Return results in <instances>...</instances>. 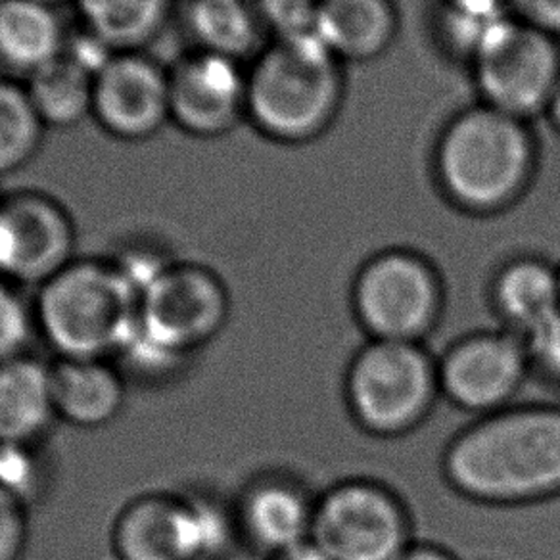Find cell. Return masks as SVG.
Returning a JSON list of instances; mask_svg holds the SVG:
<instances>
[{"mask_svg":"<svg viewBox=\"0 0 560 560\" xmlns=\"http://www.w3.org/2000/svg\"><path fill=\"white\" fill-rule=\"evenodd\" d=\"M81 30L109 52L144 50L162 35L175 0H73Z\"/></svg>","mask_w":560,"mask_h":560,"instance_id":"21","label":"cell"},{"mask_svg":"<svg viewBox=\"0 0 560 560\" xmlns=\"http://www.w3.org/2000/svg\"><path fill=\"white\" fill-rule=\"evenodd\" d=\"M265 27L277 37L313 33L319 0H254Z\"/></svg>","mask_w":560,"mask_h":560,"instance_id":"27","label":"cell"},{"mask_svg":"<svg viewBox=\"0 0 560 560\" xmlns=\"http://www.w3.org/2000/svg\"><path fill=\"white\" fill-rule=\"evenodd\" d=\"M56 419L50 365L30 355L0 361V445H35Z\"/></svg>","mask_w":560,"mask_h":560,"instance_id":"20","label":"cell"},{"mask_svg":"<svg viewBox=\"0 0 560 560\" xmlns=\"http://www.w3.org/2000/svg\"><path fill=\"white\" fill-rule=\"evenodd\" d=\"M56 417L79 429H101L124 411V374L112 361L58 359L50 365Z\"/></svg>","mask_w":560,"mask_h":560,"instance_id":"17","label":"cell"},{"mask_svg":"<svg viewBox=\"0 0 560 560\" xmlns=\"http://www.w3.org/2000/svg\"><path fill=\"white\" fill-rule=\"evenodd\" d=\"M35 332L39 330L33 305L25 304L18 287L0 280V361L27 355Z\"/></svg>","mask_w":560,"mask_h":560,"instance_id":"25","label":"cell"},{"mask_svg":"<svg viewBox=\"0 0 560 560\" xmlns=\"http://www.w3.org/2000/svg\"><path fill=\"white\" fill-rule=\"evenodd\" d=\"M78 229L55 196L22 188L0 196V280L37 287L78 259Z\"/></svg>","mask_w":560,"mask_h":560,"instance_id":"11","label":"cell"},{"mask_svg":"<svg viewBox=\"0 0 560 560\" xmlns=\"http://www.w3.org/2000/svg\"><path fill=\"white\" fill-rule=\"evenodd\" d=\"M447 488L476 505H536L560 498V405L513 404L476 417L442 452Z\"/></svg>","mask_w":560,"mask_h":560,"instance_id":"1","label":"cell"},{"mask_svg":"<svg viewBox=\"0 0 560 560\" xmlns=\"http://www.w3.org/2000/svg\"><path fill=\"white\" fill-rule=\"evenodd\" d=\"M35 2H40V4H47V7L58 10L66 2H73V0H35Z\"/></svg>","mask_w":560,"mask_h":560,"instance_id":"34","label":"cell"},{"mask_svg":"<svg viewBox=\"0 0 560 560\" xmlns=\"http://www.w3.org/2000/svg\"><path fill=\"white\" fill-rule=\"evenodd\" d=\"M490 305L501 328L522 338L532 335L560 313L557 265L536 256L501 265L491 279Z\"/></svg>","mask_w":560,"mask_h":560,"instance_id":"16","label":"cell"},{"mask_svg":"<svg viewBox=\"0 0 560 560\" xmlns=\"http://www.w3.org/2000/svg\"><path fill=\"white\" fill-rule=\"evenodd\" d=\"M313 33L338 60L366 62L396 39V9L392 0H319Z\"/></svg>","mask_w":560,"mask_h":560,"instance_id":"19","label":"cell"},{"mask_svg":"<svg viewBox=\"0 0 560 560\" xmlns=\"http://www.w3.org/2000/svg\"><path fill=\"white\" fill-rule=\"evenodd\" d=\"M264 560H330L325 552L320 551L312 539L305 544L294 545L284 551L275 552L265 557Z\"/></svg>","mask_w":560,"mask_h":560,"instance_id":"32","label":"cell"},{"mask_svg":"<svg viewBox=\"0 0 560 560\" xmlns=\"http://www.w3.org/2000/svg\"><path fill=\"white\" fill-rule=\"evenodd\" d=\"M30 539L27 505L0 488V560H20Z\"/></svg>","mask_w":560,"mask_h":560,"instance_id":"29","label":"cell"},{"mask_svg":"<svg viewBox=\"0 0 560 560\" xmlns=\"http://www.w3.org/2000/svg\"><path fill=\"white\" fill-rule=\"evenodd\" d=\"M434 165L450 202L475 215H490L526 192L536 170V142L524 119L480 104L445 127Z\"/></svg>","mask_w":560,"mask_h":560,"instance_id":"3","label":"cell"},{"mask_svg":"<svg viewBox=\"0 0 560 560\" xmlns=\"http://www.w3.org/2000/svg\"><path fill=\"white\" fill-rule=\"evenodd\" d=\"M438 358L427 343L366 340L343 373V401L365 434L392 440L422 427L436 407Z\"/></svg>","mask_w":560,"mask_h":560,"instance_id":"6","label":"cell"},{"mask_svg":"<svg viewBox=\"0 0 560 560\" xmlns=\"http://www.w3.org/2000/svg\"><path fill=\"white\" fill-rule=\"evenodd\" d=\"M37 290V330L58 359L112 361L137 336L140 292L116 259L78 257Z\"/></svg>","mask_w":560,"mask_h":560,"instance_id":"2","label":"cell"},{"mask_svg":"<svg viewBox=\"0 0 560 560\" xmlns=\"http://www.w3.org/2000/svg\"><path fill=\"white\" fill-rule=\"evenodd\" d=\"M94 71L63 52L58 60L25 79L33 106L47 129L68 131L91 117Z\"/></svg>","mask_w":560,"mask_h":560,"instance_id":"23","label":"cell"},{"mask_svg":"<svg viewBox=\"0 0 560 560\" xmlns=\"http://www.w3.org/2000/svg\"><path fill=\"white\" fill-rule=\"evenodd\" d=\"M185 24L195 48L236 62L259 55L264 20L254 0H187Z\"/></svg>","mask_w":560,"mask_h":560,"instance_id":"22","label":"cell"},{"mask_svg":"<svg viewBox=\"0 0 560 560\" xmlns=\"http://www.w3.org/2000/svg\"><path fill=\"white\" fill-rule=\"evenodd\" d=\"M438 376L445 401L472 419L505 409L532 376L526 342L505 328L468 332L438 355Z\"/></svg>","mask_w":560,"mask_h":560,"instance_id":"12","label":"cell"},{"mask_svg":"<svg viewBox=\"0 0 560 560\" xmlns=\"http://www.w3.org/2000/svg\"><path fill=\"white\" fill-rule=\"evenodd\" d=\"M58 10L35 0H0V78H32L66 52Z\"/></svg>","mask_w":560,"mask_h":560,"instance_id":"18","label":"cell"},{"mask_svg":"<svg viewBox=\"0 0 560 560\" xmlns=\"http://www.w3.org/2000/svg\"><path fill=\"white\" fill-rule=\"evenodd\" d=\"M476 85L483 104L518 119L541 114L560 81L555 35L501 18L472 48Z\"/></svg>","mask_w":560,"mask_h":560,"instance_id":"10","label":"cell"},{"mask_svg":"<svg viewBox=\"0 0 560 560\" xmlns=\"http://www.w3.org/2000/svg\"><path fill=\"white\" fill-rule=\"evenodd\" d=\"M514 10V20L539 32L560 33V0H506Z\"/></svg>","mask_w":560,"mask_h":560,"instance_id":"30","label":"cell"},{"mask_svg":"<svg viewBox=\"0 0 560 560\" xmlns=\"http://www.w3.org/2000/svg\"><path fill=\"white\" fill-rule=\"evenodd\" d=\"M47 125L24 81L0 78V177L24 170L39 154Z\"/></svg>","mask_w":560,"mask_h":560,"instance_id":"24","label":"cell"},{"mask_svg":"<svg viewBox=\"0 0 560 560\" xmlns=\"http://www.w3.org/2000/svg\"><path fill=\"white\" fill-rule=\"evenodd\" d=\"M170 121L192 139H219L246 117L248 78L241 62L190 48L167 68Z\"/></svg>","mask_w":560,"mask_h":560,"instance_id":"14","label":"cell"},{"mask_svg":"<svg viewBox=\"0 0 560 560\" xmlns=\"http://www.w3.org/2000/svg\"><path fill=\"white\" fill-rule=\"evenodd\" d=\"M40 472L33 445H0V488L22 499L25 505L37 495Z\"/></svg>","mask_w":560,"mask_h":560,"instance_id":"26","label":"cell"},{"mask_svg":"<svg viewBox=\"0 0 560 560\" xmlns=\"http://www.w3.org/2000/svg\"><path fill=\"white\" fill-rule=\"evenodd\" d=\"M557 269H559V284H560V264L557 265Z\"/></svg>","mask_w":560,"mask_h":560,"instance_id":"35","label":"cell"},{"mask_svg":"<svg viewBox=\"0 0 560 560\" xmlns=\"http://www.w3.org/2000/svg\"><path fill=\"white\" fill-rule=\"evenodd\" d=\"M234 532V518L210 501L158 491L125 506L112 544L119 560H208L225 551Z\"/></svg>","mask_w":560,"mask_h":560,"instance_id":"9","label":"cell"},{"mask_svg":"<svg viewBox=\"0 0 560 560\" xmlns=\"http://www.w3.org/2000/svg\"><path fill=\"white\" fill-rule=\"evenodd\" d=\"M246 78V117L279 142L319 137L342 104L340 60L315 33L277 37L259 50Z\"/></svg>","mask_w":560,"mask_h":560,"instance_id":"4","label":"cell"},{"mask_svg":"<svg viewBox=\"0 0 560 560\" xmlns=\"http://www.w3.org/2000/svg\"><path fill=\"white\" fill-rule=\"evenodd\" d=\"M532 374L560 389V313L524 338Z\"/></svg>","mask_w":560,"mask_h":560,"instance_id":"28","label":"cell"},{"mask_svg":"<svg viewBox=\"0 0 560 560\" xmlns=\"http://www.w3.org/2000/svg\"><path fill=\"white\" fill-rule=\"evenodd\" d=\"M313 544L330 560H397L412 541V516L394 488L351 476L317 493Z\"/></svg>","mask_w":560,"mask_h":560,"instance_id":"8","label":"cell"},{"mask_svg":"<svg viewBox=\"0 0 560 560\" xmlns=\"http://www.w3.org/2000/svg\"><path fill=\"white\" fill-rule=\"evenodd\" d=\"M315 503L317 495L294 476H259L236 503V532L265 559L312 539Z\"/></svg>","mask_w":560,"mask_h":560,"instance_id":"15","label":"cell"},{"mask_svg":"<svg viewBox=\"0 0 560 560\" xmlns=\"http://www.w3.org/2000/svg\"><path fill=\"white\" fill-rule=\"evenodd\" d=\"M397 560H460L455 552L445 549L442 545L427 544V541H412L411 547Z\"/></svg>","mask_w":560,"mask_h":560,"instance_id":"31","label":"cell"},{"mask_svg":"<svg viewBox=\"0 0 560 560\" xmlns=\"http://www.w3.org/2000/svg\"><path fill=\"white\" fill-rule=\"evenodd\" d=\"M91 119L121 142L154 139L172 124L167 68L144 50L114 52L94 73Z\"/></svg>","mask_w":560,"mask_h":560,"instance_id":"13","label":"cell"},{"mask_svg":"<svg viewBox=\"0 0 560 560\" xmlns=\"http://www.w3.org/2000/svg\"><path fill=\"white\" fill-rule=\"evenodd\" d=\"M350 305L369 340L424 343L444 315V280L419 252L382 249L355 272Z\"/></svg>","mask_w":560,"mask_h":560,"instance_id":"7","label":"cell"},{"mask_svg":"<svg viewBox=\"0 0 560 560\" xmlns=\"http://www.w3.org/2000/svg\"><path fill=\"white\" fill-rule=\"evenodd\" d=\"M545 114L551 119L555 129L560 132V81L557 83V86H555V93H552L551 101L547 104Z\"/></svg>","mask_w":560,"mask_h":560,"instance_id":"33","label":"cell"},{"mask_svg":"<svg viewBox=\"0 0 560 560\" xmlns=\"http://www.w3.org/2000/svg\"><path fill=\"white\" fill-rule=\"evenodd\" d=\"M4 195V192H2V190H0V196Z\"/></svg>","mask_w":560,"mask_h":560,"instance_id":"36","label":"cell"},{"mask_svg":"<svg viewBox=\"0 0 560 560\" xmlns=\"http://www.w3.org/2000/svg\"><path fill=\"white\" fill-rule=\"evenodd\" d=\"M231 315L218 272L195 261H167L140 290L139 328L124 355L162 371L215 340Z\"/></svg>","mask_w":560,"mask_h":560,"instance_id":"5","label":"cell"}]
</instances>
